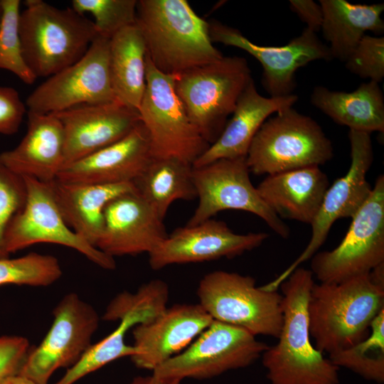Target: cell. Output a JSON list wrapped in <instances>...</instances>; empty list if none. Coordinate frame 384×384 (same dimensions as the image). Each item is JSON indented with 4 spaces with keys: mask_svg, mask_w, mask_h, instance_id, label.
Masks as SVG:
<instances>
[{
    "mask_svg": "<svg viewBox=\"0 0 384 384\" xmlns=\"http://www.w3.org/2000/svg\"><path fill=\"white\" fill-rule=\"evenodd\" d=\"M138 112L152 158H176L193 166L210 145L190 120L174 87V75L157 70L146 55V88Z\"/></svg>",
    "mask_w": 384,
    "mask_h": 384,
    "instance_id": "cell-8",
    "label": "cell"
},
{
    "mask_svg": "<svg viewBox=\"0 0 384 384\" xmlns=\"http://www.w3.org/2000/svg\"><path fill=\"white\" fill-rule=\"evenodd\" d=\"M23 178L26 203L11 218L4 235V247L9 255L35 244L52 243L79 252L100 267L115 269L113 257L90 245L67 225L55 200L52 182Z\"/></svg>",
    "mask_w": 384,
    "mask_h": 384,
    "instance_id": "cell-13",
    "label": "cell"
},
{
    "mask_svg": "<svg viewBox=\"0 0 384 384\" xmlns=\"http://www.w3.org/2000/svg\"><path fill=\"white\" fill-rule=\"evenodd\" d=\"M129 384H181L178 380L159 378L154 375L135 377Z\"/></svg>",
    "mask_w": 384,
    "mask_h": 384,
    "instance_id": "cell-41",
    "label": "cell"
},
{
    "mask_svg": "<svg viewBox=\"0 0 384 384\" xmlns=\"http://www.w3.org/2000/svg\"><path fill=\"white\" fill-rule=\"evenodd\" d=\"M138 325L136 319L125 317L107 336L91 344L82 357L54 384H74L85 375L121 358L131 357L135 353L132 345L125 343L129 329Z\"/></svg>",
    "mask_w": 384,
    "mask_h": 384,
    "instance_id": "cell-32",
    "label": "cell"
},
{
    "mask_svg": "<svg viewBox=\"0 0 384 384\" xmlns=\"http://www.w3.org/2000/svg\"><path fill=\"white\" fill-rule=\"evenodd\" d=\"M311 102L334 122L349 130L384 132V96L379 84L369 81L353 92L332 91L316 86Z\"/></svg>",
    "mask_w": 384,
    "mask_h": 384,
    "instance_id": "cell-26",
    "label": "cell"
},
{
    "mask_svg": "<svg viewBox=\"0 0 384 384\" xmlns=\"http://www.w3.org/2000/svg\"><path fill=\"white\" fill-rule=\"evenodd\" d=\"M213 319L199 304H178L133 327L134 366L153 371L185 350Z\"/></svg>",
    "mask_w": 384,
    "mask_h": 384,
    "instance_id": "cell-19",
    "label": "cell"
},
{
    "mask_svg": "<svg viewBox=\"0 0 384 384\" xmlns=\"http://www.w3.org/2000/svg\"><path fill=\"white\" fill-rule=\"evenodd\" d=\"M31 349L28 340L23 336H0V384L19 373Z\"/></svg>",
    "mask_w": 384,
    "mask_h": 384,
    "instance_id": "cell-38",
    "label": "cell"
},
{
    "mask_svg": "<svg viewBox=\"0 0 384 384\" xmlns=\"http://www.w3.org/2000/svg\"><path fill=\"white\" fill-rule=\"evenodd\" d=\"M26 113V104L18 91L11 87L0 86V134H16Z\"/></svg>",
    "mask_w": 384,
    "mask_h": 384,
    "instance_id": "cell-39",
    "label": "cell"
},
{
    "mask_svg": "<svg viewBox=\"0 0 384 384\" xmlns=\"http://www.w3.org/2000/svg\"><path fill=\"white\" fill-rule=\"evenodd\" d=\"M168 284L155 279L142 284L137 292L124 291L108 304L103 314L105 321H120L130 316L139 324L151 321L167 308Z\"/></svg>",
    "mask_w": 384,
    "mask_h": 384,
    "instance_id": "cell-31",
    "label": "cell"
},
{
    "mask_svg": "<svg viewBox=\"0 0 384 384\" xmlns=\"http://www.w3.org/2000/svg\"><path fill=\"white\" fill-rule=\"evenodd\" d=\"M136 24L146 55L160 72L176 75L223 57L213 46L209 22L186 0H139Z\"/></svg>",
    "mask_w": 384,
    "mask_h": 384,
    "instance_id": "cell-2",
    "label": "cell"
},
{
    "mask_svg": "<svg viewBox=\"0 0 384 384\" xmlns=\"http://www.w3.org/2000/svg\"><path fill=\"white\" fill-rule=\"evenodd\" d=\"M53 316L49 331L30 350L18 373L36 384H48L58 369L73 366L91 346L100 323L96 309L74 292L63 296Z\"/></svg>",
    "mask_w": 384,
    "mask_h": 384,
    "instance_id": "cell-12",
    "label": "cell"
},
{
    "mask_svg": "<svg viewBox=\"0 0 384 384\" xmlns=\"http://www.w3.org/2000/svg\"><path fill=\"white\" fill-rule=\"evenodd\" d=\"M252 80L245 58L223 56L174 75V87L192 124L210 144Z\"/></svg>",
    "mask_w": 384,
    "mask_h": 384,
    "instance_id": "cell-6",
    "label": "cell"
},
{
    "mask_svg": "<svg viewBox=\"0 0 384 384\" xmlns=\"http://www.w3.org/2000/svg\"><path fill=\"white\" fill-rule=\"evenodd\" d=\"M269 346L247 331L213 320L185 350L152 371L168 380L208 379L249 366Z\"/></svg>",
    "mask_w": 384,
    "mask_h": 384,
    "instance_id": "cell-10",
    "label": "cell"
},
{
    "mask_svg": "<svg viewBox=\"0 0 384 384\" xmlns=\"http://www.w3.org/2000/svg\"><path fill=\"white\" fill-rule=\"evenodd\" d=\"M167 235L164 220L134 191L107 204L103 230L95 247L113 258L149 255Z\"/></svg>",
    "mask_w": 384,
    "mask_h": 384,
    "instance_id": "cell-20",
    "label": "cell"
},
{
    "mask_svg": "<svg viewBox=\"0 0 384 384\" xmlns=\"http://www.w3.org/2000/svg\"><path fill=\"white\" fill-rule=\"evenodd\" d=\"M110 41L98 34L80 60L38 85L26 100L28 110L50 114L117 101L110 75Z\"/></svg>",
    "mask_w": 384,
    "mask_h": 384,
    "instance_id": "cell-15",
    "label": "cell"
},
{
    "mask_svg": "<svg viewBox=\"0 0 384 384\" xmlns=\"http://www.w3.org/2000/svg\"><path fill=\"white\" fill-rule=\"evenodd\" d=\"M151 158L148 133L140 121L119 141L65 166L57 180L90 184L133 182Z\"/></svg>",
    "mask_w": 384,
    "mask_h": 384,
    "instance_id": "cell-21",
    "label": "cell"
},
{
    "mask_svg": "<svg viewBox=\"0 0 384 384\" xmlns=\"http://www.w3.org/2000/svg\"><path fill=\"white\" fill-rule=\"evenodd\" d=\"M53 196L67 225L95 247L104 227V210L112 199L136 191L132 182L115 184L51 183Z\"/></svg>",
    "mask_w": 384,
    "mask_h": 384,
    "instance_id": "cell-25",
    "label": "cell"
},
{
    "mask_svg": "<svg viewBox=\"0 0 384 384\" xmlns=\"http://www.w3.org/2000/svg\"><path fill=\"white\" fill-rule=\"evenodd\" d=\"M197 297L198 304L215 321L241 328L255 336L277 338L279 335L282 295L256 287L250 276L213 271L201 279Z\"/></svg>",
    "mask_w": 384,
    "mask_h": 384,
    "instance_id": "cell-7",
    "label": "cell"
},
{
    "mask_svg": "<svg viewBox=\"0 0 384 384\" xmlns=\"http://www.w3.org/2000/svg\"><path fill=\"white\" fill-rule=\"evenodd\" d=\"M338 368H347L362 378L384 383V309L373 320L368 335L348 348L329 355Z\"/></svg>",
    "mask_w": 384,
    "mask_h": 384,
    "instance_id": "cell-30",
    "label": "cell"
},
{
    "mask_svg": "<svg viewBox=\"0 0 384 384\" xmlns=\"http://www.w3.org/2000/svg\"><path fill=\"white\" fill-rule=\"evenodd\" d=\"M1 384H36L31 380L20 375H15L6 379Z\"/></svg>",
    "mask_w": 384,
    "mask_h": 384,
    "instance_id": "cell-42",
    "label": "cell"
},
{
    "mask_svg": "<svg viewBox=\"0 0 384 384\" xmlns=\"http://www.w3.org/2000/svg\"><path fill=\"white\" fill-rule=\"evenodd\" d=\"M289 8L307 25L308 29L315 33L321 30L323 11L319 3L312 0H290Z\"/></svg>",
    "mask_w": 384,
    "mask_h": 384,
    "instance_id": "cell-40",
    "label": "cell"
},
{
    "mask_svg": "<svg viewBox=\"0 0 384 384\" xmlns=\"http://www.w3.org/2000/svg\"><path fill=\"white\" fill-rule=\"evenodd\" d=\"M0 69L14 74L23 83L33 84L36 77L27 65L19 33V0H1Z\"/></svg>",
    "mask_w": 384,
    "mask_h": 384,
    "instance_id": "cell-34",
    "label": "cell"
},
{
    "mask_svg": "<svg viewBox=\"0 0 384 384\" xmlns=\"http://www.w3.org/2000/svg\"><path fill=\"white\" fill-rule=\"evenodd\" d=\"M383 309L384 288L369 273L337 284L314 283L307 311L315 348L330 355L356 345Z\"/></svg>",
    "mask_w": 384,
    "mask_h": 384,
    "instance_id": "cell-3",
    "label": "cell"
},
{
    "mask_svg": "<svg viewBox=\"0 0 384 384\" xmlns=\"http://www.w3.org/2000/svg\"><path fill=\"white\" fill-rule=\"evenodd\" d=\"M296 95L266 97L261 95L253 80L239 97L232 117L217 139L193 164L198 167L221 159L246 157L250 144L262 124L273 114L291 107Z\"/></svg>",
    "mask_w": 384,
    "mask_h": 384,
    "instance_id": "cell-23",
    "label": "cell"
},
{
    "mask_svg": "<svg viewBox=\"0 0 384 384\" xmlns=\"http://www.w3.org/2000/svg\"><path fill=\"white\" fill-rule=\"evenodd\" d=\"M146 50L137 24L126 27L110 41L109 69L117 101L138 111L146 88Z\"/></svg>",
    "mask_w": 384,
    "mask_h": 384,
    "instance_id": "cell-28",
    "label": "cell"
},
{
    "mask_svg": "<svg viewBox=\"0 0 384 384\" xmlns=\"http://www.w3.org/2000/svg\"><path fill=\"white\" fill-rule=\"evenodd\" d=\"M333 156L332 143L321 126L291 107L262 124L250 144L246 161L250 173L269 176L320 166Z\"/></svg>",
    "mask_w": 384,
    "mask_h": 384,
    "instance_id": "cell-5",
    "label": "cell"
},
{
    "mask_svg": "<svg viewBox=\"0 0 384 384\" xmlns=\"http://www.w3.org/2000/svg\"><path fill=\"white\" fill-rule=\"evenodd\" d=\"M19 16L25 61L38 78H49L80 60L98 35L92 21L73 9L26 0Z\"/></svg>",
    "mask_w": 384,
    "mask_h": 384,
    "instance_id": "cell-4",
    "label": "cell"
},
{
    "mask_svg": "<svg viewBox=\"0 0 384 384\" xmlns=\"http://www.w3.org/2000/svg\"><path fill=\"white\" fill-rule=\"evenodd\" d=\"M246 157L221 159L193 167V181L198 204L186 225L212 218L225 210L252 213L277 235L287 238L290 230L264 203L250 178Z\"/></svg>",
    "mask_w": 384,
    "mask_h": 384,
    "instance_id": "cell-11",
    "label": "cell"
},
{
    "mask_svg": "<svg viewBox=\"0 0 384 384\" xmlns=\"http://www.w3.org/2000/svg\"><path fill=\"white\" fill-rule=\"evenodd\" d=\"M62 274L59 260L50 255L30 252L17 258L0 259V286L46 287L58 281Z\"/></svg>",
    "mask_w": 384,
    "mask_h": 384,
    "instance_id": "cell-33",
    "label": "cell"
},
{
    "mask_svg": "<svg viewBox=\"0 0 384 384\" xmlns=\"http://www.w3.org/2000/svg\"><path fill=\"white\" fill-rule=\"evenodd\" d=\"M1 16V0H0V19Z\"/></svg>",
    "mask_w": 384,
    "mask_h": 384,
    "instance_id": "cell-43",
    "label": "cell"
},
{
    "mask_svg": "<svg viewBox=\"0 0 384 384\" xmlns=\"http://www.w3.org/2000/svg\"><path fill=\"white\" fill-rule=\"evenodd\" d=\"M267 238L265 233H235L225 222L210 218L174 230L149 254V262L159 270L176 264L233 258L257 248Z\"/></svg>",
    "mask_w": 384,
    "mask_h": 384,
    "instance_id": "cell-17",
    "label": "cell"
},
{
    "mask_svg": "<svg viewBox=\"0 0 384 384\" xmlns=\"http://www.w3.org/2000/svg\"><path fill=\"white\" fill-rule=\"evenodd\" d=\"M53 114L63 130V168L119 141L140 122L138 111L118 101L80 105Z\"/></svg>",
    "mask_w": 384,
    "mask_h": 384,
    "instance_id": "cell-18",
    "label": "cell"
},
{
    "mask_svg": "<svg viewBox=\"0 0 384 384\" xmlns=\"http://www.w3.org/2000/svg\"><path fill=\"white\" fill-rule=\"evenodd\" d=\"M344 63L351 73L379 84L384 78V38L364 35Z\"/></svg>",
    "mask_w": 384,
    "mask_h": 384,
    "instance_id": "cell-36",
    "label": "cell"
},
{
    "mask_svg": "<svg viewBox=\"0 0 384 384\" xmlns=\"http://www.w3.org/2000/svg\"><path fill=\"white\" fill-rule=\"evenodd\" d=\"M329 186L319 166H309L267 176L256 188L279 218L311 224Z\"/></svg>",
    "mask_w": 384,
    "mask_h": 384,
    "instance_id": "cell-24",
    "label": "cell"
},
{
    "mask_svg": "<svg viewBox=\"0 0 384 384\" xmlns=\"http://www.w3.org/2000/svg\"><path fill=\"white\" fill-rule=\"evenodd\" d=\"M71 5L82 15L90 14L98 34L109 38L136 24L137 0H73Z\"/></svg>",
    "mask_w": 384,
    "mask_h": 384,
    "instance_id": "cell-35",
    "label": "cell"
},
{
    "mask_svg": "<svg viewBox=\"0 0 384 384\" xmlns=\"http://www.w3.org/2000/svg\"><path fill=\"white\" fill-rule=\"evenodd\" d=\"M323 11L321 30L331 55L345 62L366 31L381 35L384 4H354L345 0H320Z\"/></svg>",
    "mask_w": 384,
    "mask_h": 384,
    "instance_id": "cell-27",
    "label": "cell"
},
{
    "mask_svg": "<svg viewBox=\"0 0 384 384\" xmlns=\"http://www.w3.org/2000/svg\"><path fill=\"white\" fill-rule=\"evenodd\" d=\"M193 166L176 158H151L132 182L139 196L164 220L170 206L177 200L196 198Z\"/></svg>",
    "mask_w": 384,
    "mask_h": 384,
    "instance_id": "cell-29",
    "label": "cell"
},
{
    "mask_svg": "<svg viewBox=\"0 0 384 384\" xmlns=\"http://www.w3.org/2000/svg\"><path fill=\"white\" fill-rule=\"evenodd\" d=\"M351 165L346 174L327 188L311 226L310 240L299 256L278 277L262 288L277 291L280 284L302 263L311 258L325 242L339 218H352L369 197L373 187L366 175L373 161L370 134L349 130Z\"/></svg>",
    "mask_w": 384,
    "mask_h": 384,
    "instance_id": "cell-14",
    "label": "cell"
},
{
    "mask_svg": "<svg viewBox=\"0 0 384 384\" xmlns=\"http://www.w3.org/2000/svg\"><path fill=\"white\" fill-rule=\"evenodd\" d=\"M24 179L6 167L0 160V259L9 257L4 247V235L11 218L25 205Z\"/></svg>",
    "mask_w": 384,
    "mask_h": 384,
    "instance_id": "cell-37",
    "label": "cell"
},
{
    "mask_svg": "<svg viewBox=\"0 0 384 384\" xmlns=\"http://www.w3.org/2000/svg\"><path fill=\"white\" fill-rule=\"evenodd\" d=\"M298 267L281 284L283 321L278 342L262 354L271 384H338L339 368L311 342L307 306L314 284Z\"/></svg>",
    "mask_w": 384,
    "mask_h": 384,
    "instance_id": "cell-1",
    "label": "cell"
},
{
    "mask_svg": "<svg viewBox=\"0 0 384 384\" xmlns=\"http://www.w3.org/2000/svg\"><path fill=\"white\" fill-rule=\"evenodd\" d=\"M340 244L311 257V271L320 283L337 284L367 274L384 262V176L356 215Z\"/></svg>",
    "mask_w": 384,
    "mask_h": 384,
    "instance_id": "cell-9",
    "label": "cell"
},
{
    "mask_svg": "<svg viewBox=\"0 0 384 384\" xmlns=\"http://www.w3.org/2000/svg\"><path fill=\"white\" fill-rule=\"evenodd\" d=\"M209 33L213 43L242 49L260 62L263 69L262 83L270 97L292 95L298 69L314 60L333 59L328 46L307 28L282 46H259L237 28L216 21L209 23Z\"/></svg>",
    "mask_w": 384,
    "mask_h": 384,
    "instance_id": "cell-16",
    "label": "cell"
},
{
    "mask_svg": "<svg viewBox=\"0 0 384 384\" xmlns=\"http://www.w3.org/2000/svg\"><path fill=\"white\" fill-rule=\"evenodd\" d=\"M25 136L14 149L0 153L1 161L22 177L50 183L64 166V134L53 114L28 110Z\"/></svg>",
    "mask_w": 384,
    "mask_h": 384,
    "instance_id": "cell-22",
    "label": "cell"
}]
</instances>
